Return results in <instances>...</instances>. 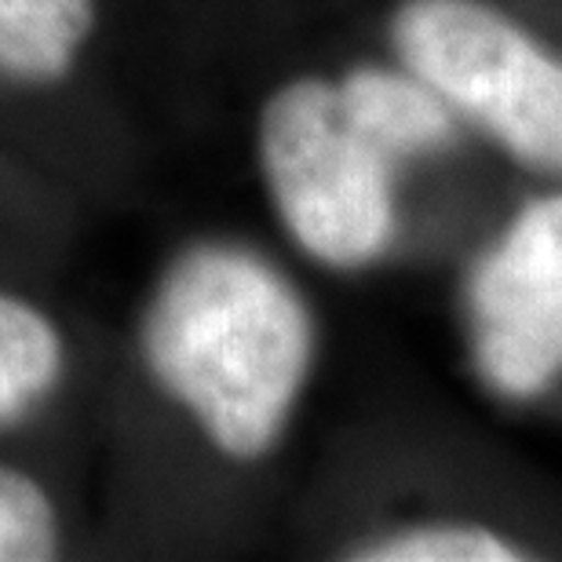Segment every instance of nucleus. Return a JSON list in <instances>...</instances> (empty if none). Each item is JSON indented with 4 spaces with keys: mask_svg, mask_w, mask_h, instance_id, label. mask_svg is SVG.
Masks as SVG:
<instances>
[{
    "mask_svg": "<svg viewBox=\"0 0 562 562\" xmlns=\"http://www.w3.org/2000/svg\"><path fill=\"white\" fill-rule=\"evenodd\" d=\"M468 307L493 391L530 398L562 373V198L519 212L471 274Z\"/></svg>",
    "mask_w": 562,
    "mask_h": 562,
    "instance_id": "obj_4",
    "label": "nucleus"
},
{
    "mask_svg": "<svg viewBox=\"0 0 562 562\" xmlns=\"http://www.w3.org/2000/svg\"><path fill=\"white\" fill-rule=\"evenodd\" d=\"M66 376V340L37 303L0 292V431L48 406Z\"/></svg>",
    "mask_w": 562,
    "mask_h": 562,
    "instance_id": "obj_7",
    "label": "nucleus"
},
{
    "mask_svg": "<svg viewBox=\"0 0 562 562\" xmlns=\"http://www.w3.org/2000/svg\"><path fill=\"white\" fill-rule=\"evenodd\" d=\"M336 88L355 125L395 161L438 150L453 139L449 103L420 77L384 70V66H358Z\"/></svg>",
    "mask_w": 562,
    "mask_h": 562,
    "instance_id": "obj_6",
    "label": "nucleus"
},
{
    "mask_svg": "<svg viewBox=\"0 0 562 562\" xmlns=\"http://www.w3.org/2000/svg\"><path fill=\"white\" fill-rule=\"evenodd\" d=\"M63 555V519L30 471L0 460V562H52Z\"/></svg>",
    "mask_w": 562,
    "mask_h": 562,
    "instance_id": "obj_8",
    "label": "nucleus"
},
{
    "mask_svg": "<svg viewBox=\"0 0 562 562\" xmlns=\"http://www.w3.org/2000/svg\"><path fill=\"white\" fill-rule=\"evenodd\" d=\"M260 168L281 223L311 260L366 267L395 238V157L322 77L281 85L260 110Z\"/></svg>",
    "mask_w": 562,
    "mask_h": 562,
    "instance_id": "obj_2",
    "label": "nucleus"
},
{
    "mask_svg": "<svg viewBox=\"0 0 562 562\" xmlns=\"http://www.w3.org/2000/svg\"><path fill=\"white\" fill-rule=\"evenodd\" d=\"M146 373L231 460L285 431L314 362V322L292 281L245 245L201 241L165 267L139 325Z\"/></svg>",
    "mask_w": 562,
    "mask_h": 562,
    "instance_id": "obj_1",
    "label": "nucleus"
},
{
    "mask_svg": "<svg viewBox=\"0 0 562 562\" xmlns=\"http://www.w3.org/2000/svg\"><path fill=\"white\" fill-rule=\"evenodd\" d=\"M347 559L355 562H512L526 559L504 537L482 526H413L373 541L355 544Z\"/></svg>",
    "mask_w": 562,
    "mask_h": 562,
    "instance_id": "obj_9",
    "label": "nucleus"
},
{
    "mask_svg": "<svg viewBox=\"0 0 562 562\" xmlns=\"http://www.w3.org/2000/svg\"><path fill=\"white\" fill-rule=\"evenodd\" d=\"M99 30V0H0V77L26 88L70 81Z\"/></svg>",
    "mask_w": 562,
    "mask_h": 562,
    "instance_id": "obj_5",
    "label": "nucleus"
},
{
    "mask_svg": "<svg viewBox=\"0 0 562 562\" xmlns=\"http://www.w3.org/2000/svg\"><path fill=\"white\" fill-rule=\"evenodd\" d=\"M391 41L413 77L526 165L562 172V63L479 0H406Z\"/></svg>",
    "mask_w": 562,
    "mask_h": 562,
    "instance_id": "obj_3",
    "label": "nucleus"
}]
</instances>
